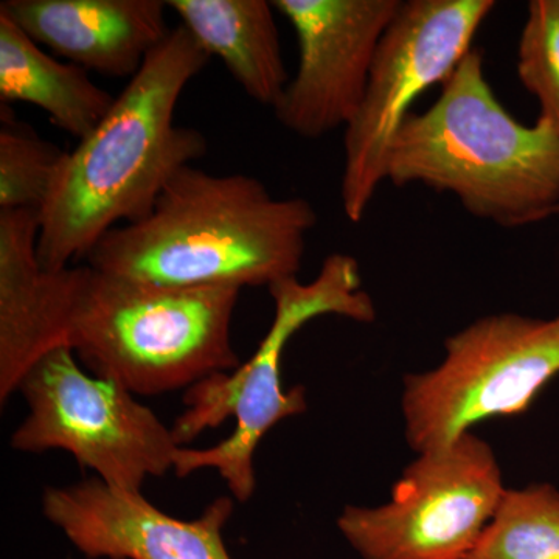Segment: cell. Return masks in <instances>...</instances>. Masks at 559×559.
I'll use <instances>...</instances> for the list:
<instances>
[{"instance_id":"6da1fadb","label":"cell","mask_w":559,"mask_h":559,"mask_svg":"<svg viewBox=\"0 0 559 559\" xmlns=\"http://www.w3.org/2000/svg\"><path fill=\"white\" fill-rule=\"evenodd\" d=\"M210 57L182 25L156 47L100 123L66 153L39 210L38 259L62 271L105 235L145 219L175 178L207 153V140L175 123L182 92Z\"/></svg>"},{"instance_id":"7a4b0ae2","label":"cell","mask_w":559,"mask_h":559,"mask_svg":"<svg viewBox=\"0 0 559 559\" xmlns=\"http://www.w3.org/2000/svg\"><path fill=\"white\" fill-rule=\"evenodd\" d=\"M319 216L304 198L278 200L260 179L176 173L145 219L116 227L87 266L173 288L271 286L297 277Z\"/></svg>"},{"instance_id":"3957f363","label":"cell","mask_w":559,"mask_h":559,"mask_svg":"<svg viewBox=\"0 0 559 559\" xmlns=\"http://www.w3.org/2000/svg\"><path fill=\"white\" fill-rule=\"evenodd\" d=\"M388 180L457 198L474 218L506 229L558 216L559 135L503 108L473 49L425 112H412L393 142Z\"/></svg>"},{"instance_id":"277c9868","label":"cell","mask_w":559,"mask_h":559,"mask_svg":"<svg viewBox=\"0 0 559 559\" xmlns=\"http://www.w3.org/2000/svg\"><path fill=\"white\" fill-rule=\"evenodd\" d=\"M64 345L132 395L191 389L241 366L231 342L237 286L173 288L87 266L61 272Z\"/></svg>"},{"instance_id":"5b68a950","label":"cell","mask_w":559,"mask_h":559,"mask_svg":"<svg viewBox=\"0 0 559 559\" xmlns=\"http://www.w3.org/2000/svg\"><path fill=\"white\" fill-rule=\"evenodd\" d=\"M267 290L274 319L252 358L230 373L215 374L187 390L186 411L171 428L182 447L173 469L176 476L215 469L238 502H248L255 492L253 457L261 440L280 421L308 407L305 388L285 390L282 384L283 355L294 334L322 316L360 323L377 319L373 300L362 288L358 260L347 253L326 257L311 282L283 278Z\"/></svg>"},{"instance_id":"8992f818","label":"cell","mask_w":559,"mask_h":559,"mask_svg":"<svg viewBox=\"0 0 559 559\" xmlns=\"http://www.w3.org/2000/svg\"><path fill=\"white\" fill-rule=\"evenodd\" d=\"M444 352L439 367L404 380L406 439L418 454L528 411L559 374V314L485 316L448 337Z\"/></svg>"},{"instance_id":"52a82bcc","label":"cell","mask_w":559,"mask_h":559,"mask_svg":"<svg viewBox=\"0 0 559 559\" xmlns=\"http://www.w3.org/2000/svg\"><path fill=\"white\" fill-rule=\"evenodd\" d=\"M17 390L28 414L11 437L14 450L68 451L81 468L128 492L175 469L182 447L173 430L127 389L81 369L69 347L44 355Z\"/></svg>"},{"instance_id":"ba28073f","label":"cell","mask_w":559,"mask_h":559,"mask_svg":"<svg viewBox=\"0 0 559 559\" xmlns=\"http://www.w3.org/2000/svg\"><path fill=\"white\" fill-rule=\"evenodd\" d=\"M495 7V0H403L345 128L341 204L348 221H362L388 180L390 150L414 103L447 83Z\"/></svg>"},{"instance_id":"9c48e42d","label":"cell","mask_w":559,"mask_h":559,"mask_svg":"<svg viewBox=\"0 0 559 559\" xmlns=\"http://www.w3.org/2000/svg\"><path fill=\"white\" fill-rule=\"evenodd\" d=\"M506 492L495 452L469 430L419 452L384 506L345 507L337 527L364 559H466Z\"/></svg>"},{"instance_id":"30bf717a","label":"cell","mask_w":559,"mask_h":559,"mask_svg":"<svg viewBox=\"0 0 559 559\" xmlns=\"http://www.w3.org/2000/svg\"><path fill=\"white\" fill-rule=\"evenodd\" d=\"M403 0H274L299 40V68L275 117L304 139L347 128L362 103L371 66Z\"/></svg>"},{"instance_id":"8fae6325","label":"cell","mask_w":559,"mask_h":559,"mask_svg":"<svg viewBox=\"0 0 559 559\" xmlns=\"http://www.w3.org/2000/svg\"><path fill=\"white\" fill-rule=\"evenodd\" d=\"M43 513L91 559H231L223 530L234 500H213L198 520L165 514L142 492L120 491L97 479L49 487Z\"/></svg>"},{"instance_id":"7c38bea8","label":"cell","mask_w":559,"mask_h":559,"mask_svg":"<svg viewBox=\"0 0 559 559\" xmlns=\"http://www.w3.org/2000/svg\"><path fill=\"white\" fill-rule=\"evenodd\" d=\"M160 0H5V13L28 38L69 62L132 79L170 35Z\"/></svg>"},{"instance_id":"4fadbf2b","label":"cell","mask_w":559,"mask_h":559,"mask_svg":"<svg viewBox=\"0 0 559 559\" xmlns=\"http://www.w3.org/2000/svg\"><path fill=\"white\" fill-rule=\"evenodd\" d=\"M39 210H0V403L44 355L66 347L61 271L38 259Z\"/></svg>"},{"instance_id":"5bb4252c","label":"cell","mask_w":559,"mask_h":559,"mask_svg":"<svg viewBox=\"0 0 559 559\" xmlns=\"http://www.w3.org/2000/svg\"><path fill=\"white\" fill-rule=\"evenodd\" d=\"M180 25L223 61L252 100L274 109L289 83L274 5L266 0H168Z\"/></svg>"},{"instance_id":"9a60e30c","label":"cell","mask_w":559,"mask_h":559,"mask_svg":"<svg viewBox=\"0 0 559 559\" xmlns=\"http://www.w3.org/2000/svg\"><path fill=\"white\" fill-rule=\"evenodd\" d=\"M0 102L38 106L55 127L81 140L116 97L94 83L86 69L50 57L0 11Z\"/></svg>"},{"instance_id":"2e32d148","label":"cell","mask_w":559,"mask_h":559,"mask_svg":"<svg viewBox=\"0 0 559 559\" xmlns=\"http://www.w3.org/2000/svg\"><path fill=\"white\" fill-rule=\"evenodd\" d=\"M466 559H559V491L507 489L495 520Z\"/></svg>"},{"instance_id":"e0dca14e","label":"cell","mask_w":559,"mask_h":559,"mask_svg":"<svg viewBox=\"0 0 559 559\" xmlns=\"http://www.w3.org/2000/svg\"><path fill=\"white\" fill-rule=\"evenodd\" d=\"M64 157L10 105L0 106V210L43 209Z\"/></svg>"},{"instance_id":"ac0fdd59","label":"cell","mask_w":559,"mask_h":559,"mask_svg":"<svg viewBox=\"0 0 559 559\" xmlns=\"http://www.w3.org/2000/svg\"><path fill=\"white\" fill-rule=\"evenodd\" d=\"M518 75L536 98L539 116L559 135V2L532 0L518 46Z\"/></svg>"},{"instance_id":"d6986e66","label":"cell","mask_w":559,"mask_h":559,"mask_svg":"<svg viewBox=\"0 0 559 559\" xmlns=\"http://www.w3.org/2000/svg\"><path fill=\"white\" fill-rule=\"evenodd\" d=\"M558 216H559V210H558Z\"/></svg>"},{"instance_id":"ffe728a7","label":"cell","mask_w":559,"mask_h":559,"mask_svg":"<svg viewBox=\"0 0 559 559\" xmlns=\"http://www.w3.org/2000/svg\"><path fill=\"white\" fill-rule=\"evenodd\" d=\"M558 2H559V0H558Z\"/></svg>"}]
</instances>
